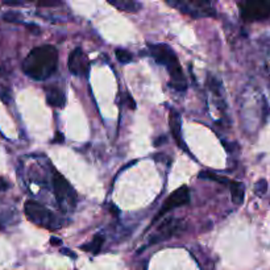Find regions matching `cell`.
I'll return each instance as SVG.
<instances>
[{
  "instance_id": "cell-21",
  "label": "cell",
  "mask_w": 270,
  "mask_h": 270,
  "mask_svg": "<svg viewBox=\"0 0 270 270\" xmlns=\"http://www.w3.org/2000/svg\"><path fill=\"white\" fill-rule=\"evenodd\" d=\"M10 187V184H8L7 181L3 179V178H0V191H6Z\"/></svg>"
},
{
  "instance_id": "cell-3",
  "label": "cell",
  "mask_w": 270,
  "mask_h": 270,
  "mask_svg": "<svg viewBox=\"0 0 270 270\" xmlns=\"http://www.w3.org/2000/svg\"><path fill=\"white\" fill-rule=\"evenodd\" d=\"M169 6L174 8H178L181 12L190 15L193 18H208L214 16V8L211 7V3L203 2V0H177V2H167Z\"/></svg>"
},
{
  "instance_id": "cell-17",
  "label": "cell",
  "mask_w": 270,
  "mask_h": 270,
  "mask_svg": "<svg viewBox=\"0 0 270 270\" xmlns=\"http://www.w3.org/2000/svg\"><path fill=\"white\" fill-rule=\"evenodd\" d=\"M38 7H56V6H61V2H38Z\"/></svg>"
},
{
  "instance_id": "cell-14",
  "label": "cell",
  "mask_w": 270,
  "mask_h": 270,
  "mask_svg": "<svg viewBox=\"0 0 270 270\" xmlns=\"http://www.w3.org/2000/svg\"><path fill=\"white\" fill-rule=\"evenodd\" d=\"M199 178H202V179H210V181H215V182H219V184L222 185H231V182L232 181L227 179L225 177H220V175H216V174L214 173H210V171H202V173H199Z\"/></svg>"
},
{
  "instance_id": "cell-7",
  "label": "cell",
  "mask_w": 270,
  "mask_h": 270,
  "mask_svg": "<svg viewBox=\"0 0 270 270\" xmlns=\"http://www.w3.org/2000/svg\"><path fill=\"white\" fill-rule=\"evenodd\" d=\"M190 202V190H189V187L187 186H182L181 189L175 190L173 194H170V197L167 198L166 202H165V205L161 207L159 212L157 214L156 219H154V222L158 220L162 215H165L166 212L171 211L173 208L181 207V206L187 205Z\"/></svg>"
},
{
  "instance_id": "cell-6",
  "label": "cell",
  "mask_w": 270,
  "mask_h": 270,
  "mask_svg": "<svg viewBox=\"0 0 270 270\" xmlns=\"http://www.w3.org/2000/svg\"><path fill=\"white\" fill-rule=\"evenodd\" d=\"M269 16L270 2H246L241 6V18L244 20H263Z\"/></svg>"
},
{
  "instance_id": "cell-13",
  "label": "cell",
  "mask_w": 270,
  "mask_h": 270,
  "mask_svg": "<svg viewBox=\"0 0 270 270\" xmlns=\"http://www.w3.org/2000/svg\"><path fill=\"white\" fill-rule=\"evenodd\" d=\"M103 242H104L103 235H97L93 239V241L86 244V245H82L80 248L83 250H86V252H91L94 253V254H98V253L101 252L102 246H103Z\"/></svg>"
},
{
  "instance_id": "cell-20",
  "label": "cell",
  "mask_w": 270,
  "mask_h": 270,
  "mask_svg": "<svg viewBox=\"0 0 270 270\" xmlns=\"http://www.w3.org/2000/svg\"><path fill=\"white\" fill-rule=\"evenodd\" d=\"M63 140H65V139H63L62 133H59V132H57L56 139H53V142H54V144H62Z\"/></svg>"
},
{
  "instance_id": "cell-19",
  "label": "cell",
  "mask_w": 270,
  "mask_h": 270,
  "mask_svg": "<svg viewBox=\"0 0 270 270\" xmlns=\"http://www.w3.org/2000/svg\"><path fill=\"white\" fill-rule=\"evenodd\" d=\"M167 141V137L166 136H161V137H158V139L156 140V141H154V145L156 146H161L162 145V144H165V142Z\"/></svg>"
},
{
  "instance_id": "cell-22",
  "label": "cell",
  "mask_w": 270,
  "mask_h": 270,
  "mask_svg": "<svg viewBox=\"0 0 270 270\" xmlns=\"http://www.w3.org/2000/svg\"><path fill=\"white\" fill-rule=\"evenodd\" d=\"M61 252H62L63 254H67V256L73 257V258H75V257H76L75 254H73V252H71V250H69V249H62Z\"/></svg>"
},
{
  "instance_id": "cell-12",
  "label": "cell",
  "mask_w": 270,
  "mask_h": 270,
  "mask_svg": "<svg viewBox=\"0 0 270 270\" xmlns=\"http://www.w3.org/2000/svg\"><path fill=\"white\" fill-rule=\"evenodd\" d=\"M231 194H232V201L235 205H241L244 201V194H245V187L240 182H231Z\"/></svg>"
},
{
  "instance_id": "cell-11",
  "label": "cell",
  "mask_w": 270,
  "mask_h": 270,
  "mask_svg": "<svg viewBox=\"0 0 270 270\" xmlns=\"http://www.w3.org/2000/svg\"><path fill=\"white\" fill-rule=\"evenodd\" d=\"M110 4L118 10L127 11V12H137V10L141 7V4L137 2H132V0H115V2H110Z\"/></svg>"
},
{
  "instance_id": "cell-2",
  "label": "cell",
  "mask_w": 270,
  "mask_h": 270,
  "mask_svg": "<svg viewBox=\"0 0 270 270\" xmlns=\"http://www.w3.org/2000/svg\"><path fill=\"white\" fill-rule=\"evenodd\" d=\"M148 48H149L150 56L156 59V62L159 65H165L169 70L170 78H171L170 86L177 91L186 90V78L179 65V59L175 56L173 49L166 44H149Z\"/></svg>"
},
{
  "instance_id": "cell-1",
  "label": "cell",
  "mask_w": 270,
  "mask_h": 270,
  "mask_svg": "<svg viewBox=\"0 0 270 270\" xmlns=\"http://www.w3.org/2000/svg\"><path fill=\"white\" fill-rule=\"evenodd\" d=\"M58 53L52 45H42L31 50L23 62V70L32 79L45 80L57 69Z\"/></svg>"
},
{
  "instance_id": "cell-10",
  "label": "cell",
  "mask_w": 270,
  "mask_h": 270,
  "mask_svg": "<svg viewBox=\"0 0 270 270\" xmlns=\"http://www.w3.org/2000/svg\"><path fill=\"white\" fill-rule=\"evenodd\" d=\"M46 101L53 107H62L65 103V97H63L62 91L56 87H52L46 91Z\"/></svg>"
},
{
  "instance_id": "cell-5",
  "label": "cell",
  "mask_w": 270,
  "mask_h": 270,
  "mask_svg": "<svg viewBox=\"0 0 270 270\" xmlns=\"http://www.w3.org/2000/svg\"><path fill=\"white\" fill-rule=\"evenodd\" d=\"M24 211L27 218L33 222L35 224L41 225V227H46V228H52L53 220L54 216L50 214L49 210H46L44 206H41L37 202L28 201L24 206Z\"/></svg>"
},
{
  "instance_id": "cell-15",
  "label": "cell",
  "mask_w": 270,
  "mask_h": 270,
  "mask_svg": "<svg viewBox=\"0 0 270 270\" xmlns=\"http://www.w3.org/2000/svg\"><path fill=\"white\" fill-rule=\"evenodd\" d=\"M115 53H116V57H118V59L121 63H129L132 61V58H133L131 52L125 50V49H116Z\"/></svg>"
},
{
  "instance_id": "cell-23",
  "label": "cell",
  "mask_w": 270,
  "mask_h": 270,
  "mask_svg": "<svg viewBox=\"0 0 270 270\" xmlns=\"http://www.w3.org/2000/svg\"><path fill=\"white\" fill-rule=\"evenodd\" d=\"M59 242H61V240L56 239V237H52V239H50V244H53V245H59Z\"/></svg>"
},
{
  "instance_id": "cell-16",
  "label": "cell",
  "mask_w": 270,
  "mask_h": 270,
  "mask_svg": "<svg viewBox=\"0 0 270 270\" xmlns=\"http://www.w3.org/2000/svg\"><path fill=\"white\" fill-rule=\"evenodd\" d=\"M267 190V182L265 179H260L254 186V193H256L258 197H262Z\"/></svg>"
},
{
  "instance_id": "cell-4",
  "label": "cell",
  "mask_w": 270,
  "mask_h": 270,
  "mask_svg": "<svg viewBox=\"0 0 270 270\" xmlns=\"http://www.w3.org/2000/svg\"><path fill=\"white\" fill-rule=\"evenodd\" d=\"M53 186H54V194H56L58 203L66 210V205L75 206L76 203V193L70 186V184L62 177L59 173L54 174L53 178Z\"/></svg>"
},
{
  "instance_id": "cell-8",
  "label": "cell",
  "mask_w": 270,
  "mask_h": 270,
  "mask_svg": "<svg viewBox=\"0 0 270 270\" xmlns=\"http://www.w3.org/2000/svg\"><path fill=\"white\" fill-rule=\"evenodd\" d=\"M90 69V62L82 49L76 48L70 53L69 70L74 75H87Z\"/></svg>"
},
{
  "instance_id": "cell-18",
  "label": "cell",
  "mask_w": 270,
  "mask_h": 270,
  "mask_svg": "<svg viewBox=\"0 0 270 270\" xmlns=\"http://www.w3.org/2000/svg\"><path fill=\"white\" fill-rule=\"evenodd\" d=\"M4 19L8 21H11V23H18V21L20 20L21 18H19V15H6V16H4Z\"/></svg>"
},
{
  "instance_id": "cell-9",
  "label": "cell",
  "mask_w": 270,
  "mask_h": 270,
  "mask_svg": "<svg viewBox=\"0 0 270 270\" xmlns=\"http://www.w3.org/2000/svg\"><path fill=\"white\" fill-rule=\"evenodd\" d=\"M169 125L170 131H171L174 139H175V142H177L182 149L186 150V145H185V142L182 141V137H181V116L179 114H178L177 111H174V110H170Z\"/></svg>"
}]
</instances>
